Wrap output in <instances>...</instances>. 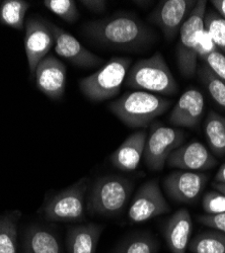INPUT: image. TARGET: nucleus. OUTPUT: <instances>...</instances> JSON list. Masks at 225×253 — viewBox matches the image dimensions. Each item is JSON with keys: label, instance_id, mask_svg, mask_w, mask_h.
Returning <instances> with one entry per match:
<instances>
[{"label": "nucleus", "instance_id": "obj_1", "mask_svg": "<svg viewBox=\"0 0 225 253\" xmlns=\"http://www.w3.org/2000/svg\"><path fill=\"white\" fill-rule=\"evenodd\" d=\"M83 32L97 45L123 51L145 49L155 37L143 20L128 12H118L86 23Z\"/></svg>", "mask_w": 225, "mask_h": 253}, {"label": "nucleus", "instance_id": "obj_2", "mask_svg": "<svg viewBox=\"0 0 225 253\" xmlns=\"http://www.w3.org/2000/svg\"><path fill=\"white\" fill-rule=\"evenodd\" d=\"M172 101L147 91L126 92L110 102V111L129 128H146L153 121L165 114Z\"/></svg>", "mask_w": 225, "mask_h": 253}, {"label": "nucleus", "instance_id": "obj_3", "mask_svg": "<svg viewBox=\"0 0 225 253\" xmlns=\"http://www.w3.org/2000/svg\"><path fill=\"white\" fill-rule=\"evenodd\" d=\"M132 191V181L124 176H100L93 182L88 196V213L90 216L117 217L125 209Z\"/></svg>", "mask_w": 225, "mask_h": 253}, {"label": "nucleus", "instance_id": "obj_4", "mask_svg": "<svg viewBox=\"0 0 225 253\" xmlns=\"http://www.w3.org/2000/svg\"><path fill=\"white\" fill-rule=\"evenodd\" d=\"M125 84L128 88L171 95L179 90L178 83L167 65L165 57L156 52L130 67Z\"/></svg>", "mask_w": 225, "mask_h": 253}, {"label": "nucleus", "instance_id": "obj_5", "mask_svg": "<svg viewBox=\"0 0 225 253\" xmlns=\"http://www.w3.org/2000/svg\"><path fill=\"white\" fill-rule=\"evenodd\" d=\"M132 60L127 57H113L96 72L81 78L79 89L88 99L101 102L119 94L125 82Z\"/></svg>", "mask_w": 225, "mask_h": 253}, {"label": "nucleus", "instance_id": "obj_6", "mask_svg": "<svg viewBox=\"0 0 225 253\" xmlns=\"http://www.w3.org/2000/svg\"><path fill=\"white\" fill-rule=\"evenodd\" d=\"M207 1H197L190 16L182 24L180 30V42L177 47L176 59L177 65L183 77L191 78L197 69V45L203 32L204 17L206 14Z\"/></svg>", "mask_w": 225, "mask_h": 253}, {"label": "nucleus", "instance_id": "obj_7", "mask_svg": "<svg viewBox=\"0 0 225 253\" xmlns=\"http://www.w3.org/2000/svg\"><path fill=\"white\" fill-rule=\"evenodd\" d=\"M90 179L84 177L63 189L41 210L42 216L50 222L75 223L85 220V202Z\"/></svg>", "mask_w": 225, "mask_h": 253}, {"label": "nucleus", "instance_id": "obj_8", "mask_svg": "<svg viewBox=\"0 0 225 253\" xmlns=\"http://www.w3.org/2000/svg\"><path fill=\"white\" fill-rule=\"evenodd\" d=\"M185 138L183 131L167 126L160 122H153L150 125V133L143 155L148 169L162 170L169 156L185 142Z\"/></svg>", "mask_w": 225, "mask_h": 253}, {"label": "nucleus", "instance_id": "obj_9", "mask_svg": "<svg viewBox=\"0 0 225 253\" xmlns=\"http://www.w3.org/2000/svg\"><path fill=\"white\" fill-rule=\"evenodd\" d=\"M24 44L30 74L34 78L39 63L49 55L55 45L51 22L38 15L29 17L25 24Z\"/></svg>", "mask_w": 225, "mask_h": 253}, {"label": "nucleus", "instance_id": "obj_10", "mask_svg": "<svg viewBox=\"0 0 225 253\" xmlns=\"http://www.w3.org/2000/svg\"><path fill=\"white\" fill-rule=\"evenodd\" d=\"M170 206L163 197L157 179L143 183L133 198L128 210V220L138 224L170 212Z\"/></svg>", "mask_w": 225, "mask_h": 253}, {"label": "nucleus", "instance_id": "obj_11", "mask_svg": "<svg viewBox=\"0 0 225 253\" xmlns=\"http://www.w3.org/2000/svg\"><path fill=\"white\" fill-rule=\"evenodd\" d=\"M195 0H162L149 14V22L157 26L167 40H173L194 9Z\"/></svg>", "mask_w": 225, "mask_h": 253}, {"label": "nucleus", "instance_id": "obj_12", "mask_svg": "<svg viewBox=\"0 0 225 253\" xmlns=\"http://www.w3.org/2000/svg\"><path fill=\"white\" fill-rule=\"evenodd\" d=\"M37 89L53 100L62 99L65 94L67 68L53 55L39 63L34 74Z\"/></svg>", "mask_w": 225, "mask_h": 253}, {"label": "nucleus", "instance_id": "obj_13", "mask_svg": "<svg viewBox=\"0 0 225 253\" xmlns=\"http://www.w3.org/2000/svg\"><path fill=\"white\" fill-rule=\"evenodd\" d=\"M208 181L206 174L178 170L169 174L163 180V189L172 200L180 203H194L205 188Z\"/></svg>", "mask_w": 225, "mask_h": 253}, {"label": "nucleus", "instance_id": "obj_14", "mask_svg": "<svg viewBox=\"0 0 225 253\" xmlns=\"http://www.w3.org/2000/svg\"><path fill=\"white\" fill-rule=\"evenodd\" d=\"M51 27L55 38V52L61 58L79 68H92L103 64V58L86 49L74 36L53 23Z\"/></svg>", "mask_w": 225, "mask_h": 253}, {"label": "nucleus", "instance_id": "obj_15", "mask_svg": "<svg viewBox=\"0 0 225 253\" xmlns=\"http://www.w3.org/2000/svg\"><path fill=\"white\" fill-rule=\"evenodd\" d=\"M166 164L169 167L195 171L210 169L217 164V160L202 143L194 141L179 147L169 156Z\"/></svg>", "mask_w": 225, "mask_h": 253}, {"label": "nucleus", "instance_id": "obj_16", "mask_svg": "<svg viewBox=\"0 0 225 253\" xmlns=\"http://www.w3.org/2000/svg\"><path fill=\"white\" fill-rule=\"evenodd\" d=\"M204 109L205 100L203 94L197 89H189L175 104L170 114V123L176 126L196 128L202 119Z\"/></svg>", "mask_w": 225, "mask_h": 253}, {"label": "nucleus", "instance_id": "obj_17", "mask_svg": "<svg viewBox=\"0 0 225 253\" xmlns=\"http://www.w3.org/2000/svg\"><path fill=\"white\" fill-rule=\"evenodd\" d=\"M193 221L190 212L181 208L167 221L163 235L172 253H186L191 241Z\"/></svg>", "mask_w": 225, "mask_h": 253}, {"label": "nucleus", "instance_id": "obj_18", "mask_svg": "<svg viewBox=\"0 0 225 253\" xmlns=\"http://www.w3.org/2000/svg\"><path fill=\"white\" fill-rule=\"evenodd\" d=\"M147 137L148 134L145 130H140L130 135L111 155L112 164L121 171H134L144 155Z\"/></svg>", "mask_w": 225, "mask_h": 253}, {"label": "nucleus", "instance_id": "obj_19", "mask_svg": "<svg viewBox=\"0 0 225 253\" xmlns=\"http://www.w3.org/2000/svg\"><path fill=\"white\" fill-rule=\"evenodd\" d=\"M23 253H64L56 232L50 227L31 224L23 234Z\"/></svg>", "mask_w": 225, "mask_h": 253}, {"label": "nucleus", "instance_id": "obj_20", "mask_svg": "<svg viewBox=\"0 0 225 253\" xmlns=\"http://www.w3.org/2000/svg\"><path fill=\"white\" fill-rule=\"evenodd\" d=\"M104 229L103 225L95 223L69 227L66 236L68 253H95Z\"/></svg>", "mask_w": 225, "mask_h": 253}, {"label": "nucleus", "instance_id": "obj_21", "mask_svg": "<svg viewBox=\"0 0 225 253\" xmlns=\"http://www.w3.org/2000/svg\"><path fill=\"white\" fill-rule=\"evenodd\" d=\"M22 216L19 210L0 215V253H17L18 224Z\"/></svg>", "mask_w": 225, "mask_h": 253}, {"label": "nucleus", "instance_id": "obj_22", "mask_svg": "<svg viewBox=\"0 0 225 253\" xmlns=\"http://www.w3.org/2000/svg\"><path fill=\"white\" fill-rule=\"evenodd\" d=\"M205 135L211 151L216 156L225 155V117L210 111L205 122Z\"/></svg>", "mask_w": 225, "mask_h": 253}, {"label": "nucleus", "instance_id": "obj_23", "mask_svg": "<svg viewBox=\"0 0 225 253\" xmlns=\"http://www.w3.org/2000/svg\"><path fill=\"white\" fill-rule=\"evenodd\" d=\"M30 6V2L25 0H4L0 5V23L11 29L23 31Z\"/></svg>", "mask_w": 225, "mask_h": 253}, {"label": "nucleus", "instance_id": "obj_24", "mask_svg": "<svg viewBox=\"0 0 225 253\" xmlns=\"http://www.w3.org/2000/svg\"><path fill=\"white\" fill-rule=\"evenodd\" d=\"M158 242L148 232H138L123 239L112 253H157Z\"/></svg>", "mask_w": 225, "mask_h": 253}, {"label": "nucleus", "instance_id": "obj_25", "mask_svg": "<svg viewBox=\"0 0 225 253\" xmlns=\"http://www.w3.org/2000/svg\"><path fill=\"white\" fill-rule=\"evenodd\" d=\"M193 253H225V233L220 231H205L191 239L189 248Z\"/></svg>", "mask_w": 225, "mask_h": 253}, {"label": "nucleus", "instance_id": "obj_26", "mask_svg": "<svg viewBox=\"0 0 225 253\" xmlns=\"http://www.w3.org/2000/svg\"><path fill=\"white\" fill-rule=\"evenodd\" d=\"M198 73L212 98L225 109V82L217 77L206 64L200 66Z\"/></svg>", "mask_w": 225, "mask_h": 253}, {"label": "nucleus", "instance_id": "obj_27", "mask_svg": "<svg viewBox=\"0 0 225 253\" xmlns=\"http://www.w3.org/2000/svg\"><path fill=\"white\" fill-rule=\"evenodd\" d=\"M43 4L68 24H73L79 18V11L73 0H44Z\"/></svg>", "mask_w": 225, "mask_h": 253}, {"label": "nucleus", "instance_id": "obj_28", "mask_svg": "<svg viewBox=\"0 0 225 253\" xmlns=\"http://www.w3.org/2000/svg\"><path fill=\"white\" fill-rule=\"evenodd\" d=\"M204 27L216 47L225 52V18L216 12H208L204 17Z\"/></svg>", "mask_w": 225, "mask_h": 253}, {"label": "nucleus", "instance_id": "obj_29", "mask_svg": "<svg viewBox=\"0 0 225 253\" xmlns=\"http://www.w3.org/2000/svg\"><path fill=\"white\" fill-rule=\"evenodd\" d=\"M202 207L206 215L225 214V195L217 191L206 193L202 200Z\"/></svg>", "mask_w": 225, "mask_h": 253}, {"label": "nucleus", "instance_id": "obj_30", "mask_svg": "<svg viewBox=\"0 0 225 253\" xmlns=\"http://www.w3.org/2000/svg\"><path fill=\"white\" fill-rule=\"evenodd\" d=\"M210 70L221 80L225 82V56L222 55L218 50L211 53L204 60Z\"/></svg>", "mask_w": 225, "mask_h": 253}, {"label": "nucleus", "instance_id": "obj_31", "mask_svg": "<svg viewBox=\"0 0 225 253\" xmlns=\"http://www.w3.org/2000/svg\"><path fill=\"white\" fill-rule=\"evenodd\" d=\"M216 50H217V47L214 44L213 40L211 39V37L206 31H204L199 39L198 45H197L198 59H201L204 61L207 56H209L211 53L215 52Z\"/></svg>", "mask_w": 225, "mask_h": 253}, {"label": "nucleus", "instance_id": "obj_32", "mask_svg": "<svg viewBox=\"0 0 225 253\" xmlns=\"http://www.w3.org/2000/svg\"><path fill=\"white\" fill-rule=\"evenodd\" d=\"M198 221L211 229L225 233V214L220 215H203L198 217Z\"/></svg>", "mask_w": 225, "mask_h": 253}, {"label": "nucleus", "instance_id": "obj_33", "mask_svg": "<svg viewBox=\"0 0 225 253\" xmlns=\"http://www.w3.org/2000/svg\"><path fill=\"white\" fill-rule=\"evenodd\" d=\"M79 3L94 13H103L108 8V1L106 0H81Z\"/></svg>", "mask_w": 225, "mask_h": 253}, {"label": "nucleus", "instance_id": "obj_34", "mask_svg": "<svg viewBox=\"0 0 225 253\" xmlns=\"http://www.w3.org/2000/svg\"><path fill=\"white\" fill-rule=\"evenodd\" d=\"M211 3L221 14V16L225 18V0H212Z\"/></svg>", "mask_w": 225, "mask_h": 253}, {"label": "nucleus", "instance_id": "obj_35", "mask_svg": "<svg viewBox=\"0 0 225 253\" xmlns=\"http://www.w3.org/2000/svg\"><path fill=\"white\" fill-rule=\"evenodd\" d=\"M214 182L225 184V163L220 166L218 172H217L216 175H215Z\"/></svg>", "mask_w": 225, "mask_h": 253}, {"label": "nucleus", "instance_id": "obj_36", "mask_svg": "<svg viewBox=\"0 0 225 253\" xmlns=\"http://www.w3.org/2000/svg\"><path fill=\"white\" fill-rule=\"evenodd\" d=\"M212 186L214 189H216L217 192H220L222 194L225 195V184H222V183H217V182H214L212 183Z\"/></svg>", "mask_w": 225, "mask_h": 253}, {"label": "nucleus", "instance_id": "obj_37", "mask_svg": "<svg viewBox=\"0 0 225 253\" xmlns=\"http://www.w3.org/2000/svg\"><path fill=\"white\" fill-rule=\"evenodd\" d=\"M0 5H1V1H0Z\"/></svg>", "mask_w": 225, "mask_h": 253}]
</instances>
